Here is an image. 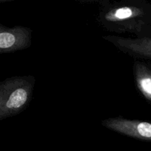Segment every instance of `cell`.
Masks as SVG:
<instances>
[{
  "label": "cell",
  "mask_w": 151,
  "mask_h": 151,
  "mask_svg": "<svg viewBox=\"0 0 151 151\" xmlns=\"http://www.w3.org/2000/svg\"><path fill=\"white\" fill-rule=\"evenodd\" d=\"M35 83L33 76H15L0 83V120L23 111L31 101Z\"/></svg>",
  "instance_id": "cell-1"
},
{
  "label": "cell",
  "mask_w": 151,
  "mask_h": 151,
  "mask_svg": "<svg viewBox=\"0 0 151 151\" xmlns=\"http://www.w3.org/2000/svg\"><path fill=\"white\" fill-rule=\"evenodd\" d=\"M102 125L127 137L151 142V123L139 120H131L123 117L109 118L101 122Z\"/></svg>",
  "instance_id": "cell-2"
},
{
  "label": "cell",
  "mask_w": 151,
  "mask_h": 151,
  "mask_svg": "<svg viewBox=\"0 0 151 151\" xmlns=\"http://www.w3.org/2000/svg\"><path fill=\"white\" fill-rule=\"evenodd\" d=\"M32 29L26 27H7L0 25V53L25 50L31 46Z\"/></svg>",
  "instance_id": "cell-3"
},
{
  "label": "cell",
  "mask_w": 151,
  "mask_h": 151,
  "mask_svg": "<svg viewBox=\"0 0 151 151\" xmlns=\"http://www.w3.org/2000/svg\"><path fill=\"white\" fill-rule=\"evenodd\" d=\"M103 38L130 55L151 59V38H128L115 35H106Z\"/></svg>",
  "instance_id": "cell-4"
},
{
  "label": "cell",
  "mask_w": 151,
  "mask_h": 151,
  "mask_svg": "<svg viewBox=\"0 0 151 151\" xmlns=\"http://www.w3.org/2000/svg\"><path fill=\"white\" fill-rule=\"evenodd\" d=\"M134 75L138 89L151 102V69L146 63L136 60L134 63Z\"/></svg>",
  "instance_id": "cell-5"
},
{
  "label": "cell",
  "mask_w": 151,
  "mask_h": 151,
  "mask_svg": "<svg viewBox=\"0 0 151 151\" xmlns=\"http://www.w3.org/2000/svg\"><path fill=\"white\" fill-rule=\"evenodd\" d=\"M143 11L139 8L135 7H117L106 13L105 19L106 21L111 22H121L128 20L130 19L136 18L142 16Z\"/></svg>",
  "instance_id": "cell-6"
}]
</instances>
